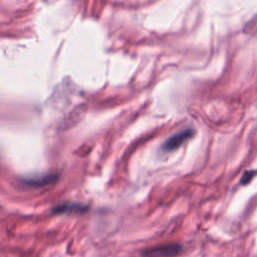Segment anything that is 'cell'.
<instances>
[{
	"label": "cell",
	"instance_id": "3",
	"mask_svg": "<svg viewBox=\"0 0 257 257\" xmlns=\"http://www.w3.org/2000/svg\"><path fill=\"white\" fill-rule=\"evenodd\" d=\"M86 210V207L82 204L77 203H68V204H61L56 206L52 212L54 214H64L68 212H83Z\"/></svg>",
	"mask_w": 257,
	"mask_h": 257
},
{
	"label": "cell",
	"instance_id": "2",
	"mask_svg": "<svg viewBox=\"0 0 257 257\" xmlns=\"http://www.w3.org/2000/svg\"><path fill=\"white\" fill-rule=\"evenodd\" d=\"M194 135V132L191 128L184 130L182 132H179L172 137H170L162 146V149L166 152H172L180 148L186 141L190 140Z\"/></svg>",
	"mask_w": 257,
	"mask_h": 257
},
{
	"label": "cell",
	"instance_id": "1",
	"mask_svg": "<svg viewBox=\"0 0 257 257\" xmlns=\"http://www.w3.org/2000/svg\"><path fill=\"white\" fill-rule=\"evenodd\" d=\"M182 250L180 244H164L160 246L153 247L144 252L145 257H175Z\"/></svg>",
	"mask_w": 257,
	"mask_h": 257
},
{
	"label": "cell",
	"instance_id": "4",
	"mask_svg": "<svg viewBox=\"0 0 257 257\" xmlns=\"http://www.w3.org/2000/svg\"><path fill=\"white\" fill-rule=\"evenodd\" d=\"M56 179H57V177L54 175H47V176H43V177H39V178L27 179V180H25V183L32 187H41V186H45V185L55 181Z\"/></svg>",
	"mask_w": 257,
	"mask_h": 257
},
{
	"label": "cell",
	"instance_id": "5",
	"mask_svg": "<svg viewBox=\"0 0 257 257\" xmlns=\"http://www.w3.org/2000/svg\"><path fill=\"white\" fill-rule=\"evenodd\" d=\"M257 175V171H247L243 174L241 178V184L246 185L252 181V179Z\"/></svg>",
	"mask_w": 257,
	"mask_h": 257
}]
</instances>
